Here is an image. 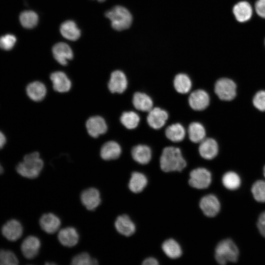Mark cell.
<instances>
[{"instance_id": "6da1fadb", "label": "cell", "mask_w": 265, "mask_h": 265, "mask_svg": "<svg viewBox=\"0 0 265 265\" xmlns=\"http://www.w3.org/2000/svg\"><path fill=\"white\" fill-rule=\"evenodd\" d=\"M160 166L165 172L181 171L186 165L181 150L177 147H165L160 157Z\"/></svg>"}, {"instance_id": "7a4b0ae2", "label": "cell", "mask_w": 265, "mask_h": 265, "mask_svg": "<svg viewBox=\"0 0 265 265\" xmlns=\"http://www.w3.org/2000/svg\"><path fill=\"white\" fill-rule=\"evenodd\" d=\"M44 166V162L37 152L25 156L23 161L16 166V171L22 176L34 179L40 174Z\"/></svg>"}, {"instance_id": "3957f363", "label": "cell", "mask_w": 265, "mask_h": 265, "mask_svg": "<svg viewBox=\"0 0 265 265\" xmlns=\"http://www.w3.org/2000/svg\"><path fill=\"white\" fill-rule=\"evenodd\" d=\"M105 15L109 20L111 27L118 31L129 28L132 22L131 13L122 5L113 6L106 12Z\"/></svg>"}, {"instance_id": "277c9868", "label": "cell", "mask_w": 265, "mask_h": 265, "mask_svg": "<svg viewBox=\"0 0 265 265\" xmlns=\"http://www.w3.org/2000/svg\"><path fill=\"white\" fill-rule=\"evenodd\" d=\"M238 255V249L237 245L230 239L221 241L215 248V258L220 265H225L228 262H236Z\"/></svg>"}, {"instance_id": "5b68a950", "label": "cell", "mask_w": 265, "mask_h": 265, "mask_svg": "<svg viewBox=\"0 0 265 265\" xmlns=\"http://www.w3.org/2000/svg\"><path fill=\"white\" fill-rule=\"evenodd\" d=\"M237 84L232 80L222 78L218 79L214 84V92L222 101H230L237 95Z\"/></svg>"}, {"instance_id": "8992f818", "label": "cell", "mask_w": 265, "mask_h": 265, "mask_svg": "<svg viewBox=\"0 0 265 265\" xmlns=\"http://www.w3.org/2000/svg\"><path fill=\"white\" fill-rule=\"evenodd\" d=\"M189 185L197 189H205L209 186L212 182L210 172L205 168H197L190 173Z\"/></svg>"}, {"instance_id": "52a82bcc", "label": "cell", "mask_w": 265, "mask_h": 265, "mask_svg": "<svg viewBox=\"0 0 265 265\" xmlns=\"http://www.w3.org/2000/svg\"><path fill=\"white\" fill-rule=\"evenodd\" d=\"M52 53L54 59L60 65L66 66L74 57L72 48L67 43L58 42L52 48Z\"/></svg>"}, {"instance_id": "ba28073f", "label": "cell", "mask_w": 265, "mask_h": 265, "mask_svg": "<svg viewBox=\"0 0 265 265\" xmlns=\"http://www.w3.org/2000/svg\"><path fill=\"white\" fill-rule=\"evenodd\" d=\"M188 104L194 110L201 111L205 109L210 105V98L208 93L203 89H197L190 94Z\"/></svg>"}, {"instance_id": "9c48e42d", "label": "cell", "mask_w": 265, "mask_h": 265, "mask_svg": "<svg viewBox=\"0 0 265 265\" xmlns=\"http://www.w3.org/2000/svg\"><path fill=\"white\" fill-rule=\"evenodd\" d=\"M127 86L128 80L123 72L117 70L111 73L108 88L111 93H122Z\"/></svg>"}, {"instance_id": "30bf717a", "label": "cell", "mask_w": 265, "mask_h": 265, "mask_svg": "<svg viewBox=\"0 0 265 265\" xmlns=\"http://www.w3.org/2000/svg\"><path fill=\"white\" fill-rule=\"evenodd\" d=\"M199 206L204 214L211 217L216 215L220 209V202L213 194H209L202 198Z\"/></svg>"}, {"instance_id": "8fae6325", "label": "cell", "mask_w": 265, "mask_h": 265, "mask_svg": "<svg viewBox=\"0 0 265 265\" xmlns=\"http://www.w3.org/2000/svg\"><path fill=\"white\" fill-rule=\"evenodd\" d=\"M86 128L88 134L94 138H97L105 133L107 130L105 119L100 116L90 117L86 122Z\"/></svg>"}, {"instance_id": "7c38bea8", "label": "cell", "mask_w": 265, "mask_h": 265, "mask_svg": "<svg viewBox=\"0 0 265 265\" xmlns=\"http://www.w3.org/2000/svg\"><path fill=\"white\" fill-rule=\"evenodd\" d=\"M59 30L64 39L70 41L79 40L81 35L80 29L72 20H67L63 22L59 26Z\"/></svg>"}, {"instance_id": "4fadbf2b", "label": "cell", "mask_w": 265, "mask_h": 265, "mask_svg": "<svg viewBox=\"0 0 265 265\" xmlns=\"http://www.w3.org/2000/svg\"><path fill=\"white\" fill-rule=\"evenodd\" d=\"M168 118L166 111L160 107H153L147 116V122L152 128L158 130L162 128Z\"/></svg>"}, {"instance_id": "5bb4252c", "label": "cell", "mask_w": 265, "mask_h": 265, "mask_svg": "<svg viewBox=\"0 0 265 265\" xmlns=\"http://www.w3.org/2000/svg\"><path fill=\"white\" fill-rule=\"evenodd\" d=\"M80 200L83 206L90 211L95 210L101 202L100 192L94 187L83 190L80 195Z\"/></svg>"}, {"instance_id": "9a60e30c", "label": "cell", "mask_w": 265, "mask_h": 265, "mask_svg": "<svg viewBox=\"0 0 265 265\" xmlns=\"http://www.w3.org/2000/svg\"><path fill=\"white\" fill-rule=\"evenodd\" d=\"M41 246L40 239L34 236L26 237L21 244V251L24 257L28 259L34 258Z\"/></svg>"}, {"instance_id": "2e32d148", "label": "cell", "mask_w": 265, "mask_h": 265, "mask_svg": "<svg viewBox=\"0 0 265 265\" xmlns=\"http://www.w3.org/2000/svg\"><path fill=\"white\" fill-rule=\"evenodd\" d=\"M2 234L8 240L14 241L22 236L23 229L21 223L16 219L8 221L2 227Z\"/></svg>"}, {"instance_id": "e0dca14e", "label": "cell", "mask_w": 265, "mask_h": 265, "mask_svg": "<svg viewBox=\"0 0 265 265\" xmlns=\"http://www.w3.org/2000/svg\"><path fill=\"white\" fill-rule=\"evenodd\" d=\"M54 90L58 92H68L71 88L72 83L66 74L62 71H55L50 75Z\"/></svg>"}, {"instance_id": "ac0fdd59", "label": "cell", "mask_w": 265, "mask_h": 265, "mask_svg": "<svg viewBox=\"0 0 265 265\" xmlns=\"http://www.w3.org/2000/svg\"><path fill=\"white\" fill-rule=\"evenodd\" d=\"M200 156L206 159H214L218 153V145L217 141L212 138H205L199 146Z\"/></svg>"}, {"instance_id": "d6986e66", "label": "cell", "mask_w": 265, "mask_h": 265, "mask_svg": "<svg viewBox=\"0 0 265 265\" xmlns=\"http://www.w3.org/2000/svg\"><path fill=\"white\" fill-rule=\"evenodd\" d=\"M39 224L41 229L48 234L56 232L61 225L58 217L52 213L44 214L40 218Z\"/></svg>"}, {"instance_id": "ffe728a7", "label": "cell", "mask_w": 265, "mask_h": 265, "mask_svg": "<svg viewBox=\"0 0 265 265\" xmlns=\"http://www.w3.org/2000/svg\"><path fill=\"white\" fill-rule=\"evenodd\" d=\"M57 237L60 243L63 246L68 247L76 245L79 239V236L77 231L72 227L60 230Z\"/></svg>"}, {"instance_id": "44dd1931", "label": "cell", "mask_w": 265, "mask_h": 265, "mask_svg": "<svg viewBox=\"0 0 265 265\" xmlns=\"http://www.w3.org/2000/svg\"><path fill=\"white\" fill-rule=\"evenodd\" d=\"M116 230L120 234L129 237L135 231V226L130 217L126 214L118 216L115 222Z\"/></svg>"}, {"instance_id": "7402d4cb", "label": "cell", "mask_w": 265, "mask_h": 265, "mask_svg": "<svg viewBox=\"0 0 265 265\" xmlns=\"http://www.w3.org/2000/svg\"><path fill=\"white\" fill-rule=\"evenodd\" d=\"M122 150L120 145L114 141H109L105 143L100 151L101 158L106 160H110L118 159Z\"/></svg>"}, {"instance_id": "603a6c76", "label": "cell", "mask_w": 265, "mask_h": 265, "mask_svg": "<svg viewBox=\"0 0 265 265\" xmlns=\"http://www.w3.org/2000/svg\"><path fill=\"white\" fill-rule=\"evenodd\" d=\"M26 92L31 100L35 102H39L45 97L47 89L42 82L35 81L30 82L27 85Z\"/></svg>"}, {"instance_id": "cb8c5ba5", "label": "cell", "mask_w": 265, "mask_h": 265, "mask_svg": "<svg viewBox=\"0 0 265 265\" xmlns=\"http://www.w3.org/2000/svg\"><path fill=\"white\" fill-rule=\"evenodd\" d=\"M131 153L132 159L141 164L148 163L152 158L151 150L146 145L139 144L133 147Z\"/></svg>"}, {"instance_id": "d4e9b609", "label": "cell", "mask_w": 265, "mask_h": 265, "mask_svg": "<svg viewBox=\"0 0 265 265\" xmlns=\"http://www.w3.org/2000/svg\"><path fill=\"white\" fill-rule=\"evenodd\" d=\"M233 12L237 20L242 23L248 21L251 18L253 11L249 2L242 1L235 5Z\"/></svg>"}, {"instance_id": "484cf974", "label": "cell", "mask_w": 265, "mask_h": 265, "mask_svg": "<svg viewBox=\"0 0 265 265\" xmlns=\"http://www.w3.org/2000/svg\"><path fill=\"white\" fill-rule=\"evenodd\" d=\"M132 104L137 110L148 112L153 106V102L151 98L146 93L136 92L132 97Z\"/></svg>"}, {"instance_id": "4316f807", "label": "cell", "mask_w": 265, "mask_h": 265, "mask_svg": "<svg viewBox=\"0 0 265 265\" xmlns=\"http://www.w3.org/2000/svg\"><path fill=\"white\" fill-rule=\"evenodd\" d=\"M166 137L174 142L182 141L186 135V130L180 123H174L168 126L165 131Z\"/></svg>"}, {"instance_id": "83f0119b", "label": "cell", "mask_w": 265, "mask_h": 265, "mask_svg": "<svg viewBox=\"0 0 265 265\" xmlns=\"http://www.w3.org/2000/svg\"><path fill=\"white\" fill-rule=\"evenodd\" d=\"M147 183V179L144 174L138 172H134L131 175L129 187L133 193H139L146 186Z\"/></svg>"}, {"instance_id": "f1b7e54d", "label": "cell", "mask_w": 265, "mask_h": 265, "mask_svg": "<svg viewBox=\"0 0 265 265\" xmlns=\"http://www.w3.org/2000/svg\"><path fill=\"white\" fill-rule=\"evenodd\" d=\"M173 85L177 92L186 94L190 90L192 82L188 75L184 73H179L174 78Z\"/></svg>"}, {"instance_id": "f546056e", "label": "cell", "mask_w": 265, "mask_h": 265, "mask_svg": "<svg viewBox=\"0 0 265 265\" xmlns=\"http://www.w3.org/2000/svg\"><path fill=\"white\" fill-rule=\"evenodd\" d=\"M188 134L190 141L198 143L206 138V130L202 124L193 122L188 127Z\"/></svg>"}, {"instance_id": "4dcf8cb0", "label": "cell", "mask_w": 265, "mask_h": 265, "mask_svg": "<svg viewBox=\"0 0 265 265\" xmlns=\"http://www.w3.org/2000/svg\"><path fill=\"white\" fill-rule=\"evenodd\" d=\"M20 22L25 28L31 29L35 27L39 22V16L36 12L31 10L23 11L19 16Z\"/></svg>"}, {"instance_id": "1f68e13d", "label": "cell", "mask_w": 265, "mask_h": 265, "mask_svg": "<svg viewBox=\"0 0 265 265\" xmlns=\"http://www.w3.org/2000/svg\"><path fill=\"white\" fill-rule=\"evenodd\" d=\"M162 249L166 255L171 259L178 258L182 254L180 245L173 239H168L164 241Z\"/></svg>"}, {"instance_id": "d6a6232c", "label": "cell", "mask_w": 265, "mask_h": 265, "mask_svg": "<svg viewBox=\"0 0 265 265\" xmlns=\"http://www.w3.org/2000/svg\"><path fill=\"white\" fill-rule=\"evenodd\" d=\"M120 120L122 124L125 128L129 130H132L136 128L138 125L140 117L134 111H125L121 115Z\"/></svg>"}, {"instance_id": "836d02e7", "label": "cell", "mask_w": 265, "mask_h": 265, "mask_svg": "<svg viewBox=\"0 0 265 265\" xmlns=\"http://www.w3.org/2000/svg\"><path fill=\"white\" fill-rule=\"evenodd\" d=\"M223 186L228 189L236 190L240 186L241 180L238 174L229 171L224 174L222 178Z\"/></svg>"}, {"instance_id": "e575fe53", "label": "cell", "mask_w": 265, "mask_h": 265, "mask_svg": "<svg viewBox=\"0 0 265 265\" xmlns=\"http://www.w3.org/2000/svg\"><path fill=\"white\" fill-rule=\"evenodd\" d=\"M251 192L254 199L259 202H265V181L259 180L253 185Z\"/></svg>"}, {"instance_id": "d590c367", "label": "cell", "mask_w": 265, "mask_h": 265, "mask_svg": "<svg viewBox=\"0 0 265 265\" xmlns=\"http://www.w3.org/2000/svg\"><path fill=\"white\" fill-rule=\"evenodd\" d=\"M71 264L74 265H96L98 263L96 259L92 258L87 253L83 252L75 256Z\"/></svg>"}, {"instance_id": "8d00e7d4", "label": "cell", "mask_w": 265, "mask_h": 265, "mask_svg": "<svg viewBox=\"0 0 265 265\" xmlns=\"http://www.w3.org/2000/svg\"><path fill=\"white\" fill-rule=\"evenodd\" d=\"M18 260L12 251L8 250H0V265H16Z\"/></svg>"}, {"instance_id": "74e56055", "label": "cell", "mask_w": 265, "mask_h": 265, "mask_svg": "<svg viewBox=\"0 0 265 265\" xmlns=\"http://www.w3.org/2000/svg\"><path fill=\"white\" fill-rule=\"evenodd\" d=\"M252 103L258 110L265 112V90L257 92L253 96Z\"/></svg>"}, {"instance_id": "f35d334b", "label": "cell", "mask_w": 265, "mask_h": 265, "mask_svg": "<svg viewBox=\"0 0 265 265\" xmlns=\"http://www.w3.org/2000/svg\"><path fill=\"white\" fill-rule=\"evenodd\" d=\"M16 42V37L7 34L0 37V47L4 50H10L13 48Z\"/></svg>"}, {"instance_id": "ab89813d", "label": "cell", "mask_w": 265, "mask_h": 265, "mask_svg": "<svg viewBox=\"0 0 265 265\" xmlns=\"http://www.w3.org/2000/svg\"><path fill=\"white\" fill-rule=\"evenodd\" d=\"M255 9L260 17L265 19V0H258L255 3Z\"/></svg>"}, {"instance_id": "60d3db41", "label": "cell", "mask_w": 265, "mask_h": 265, "mask_svg": "<svg viewBox=\"0 0 265 265\" xmlns=\"http://www.w3.org/2000/svg\"><path fill=\"white\" fill-rule=\"evenodd\" d=\"M257 227L261 234L265 238V212L260 214L258 220Z\"/></svg>"}, {"instance_id": "b9f144b4", "label": "cell", "mask_w": 265, "mask_h": 265, "mask_svg": "<svg viewBox=\"0 0 265 265\" xmlns=\"http://www.w3.org/2000/svg\"><path fill=\"white\" fill-rule=\"evenodd\" d=\"M158 264V261L155 258L153 257L146 259L142 263V265H157Z\"/></svg>"}, {"instance_id": "7bdbcfd3", "label": "cell", "mask_w": 265, "mask_h": 265, "mask_svg": "<svg viewBox=\"0 0 265 265\" xmlns=\"http://www.w3.org/2000/svg\"><path fill=\"white\" fill-rule=\"evenodd\" d=\"M6 139L5 135L0 131V149H2L6 143Z\"/></svg>"}, {"instance_id": "ee69618b", "label": "cell", "mask_w": 265, "mask_h": 265, "mask_svg": "<svg viewBox=\"0 0 265 265\" xmlns=\"http://www.w3.org/2000/svg\"><path fill=\"white\" fill-rule=\"evenodd\" d=\"M3 171V168L0 164V174H2Z\"/></svg>"}, {"instance_id": "f6af8a7d", "label": "cell", "mask_w": 265, "mask_h": 265, "mask_svg": "<svg viewBox=\"0 0 265 265\" xmlns=\"http://www.w3.org/2000/svg\"><path fill=\"white\" fill-rule=\"evenodd\" d=\"M97 0L98 1V2H104L105 1H106V0Z\"/></svg>"}, {"instance_id": "bcb514c9", "label": "cell", "mask_w": 265, "mask_h": 265, "mask_svg": "<svg viewBox=\"0 0 265 265\" xmlns=\"http://www.w3.org/2000/svg\"><path fill=\"white\" fill-rule=\"evenodd\" d=\"M263 172H264V175L265 177V166L264 167Z\"/></svg>"}]
</instances>
